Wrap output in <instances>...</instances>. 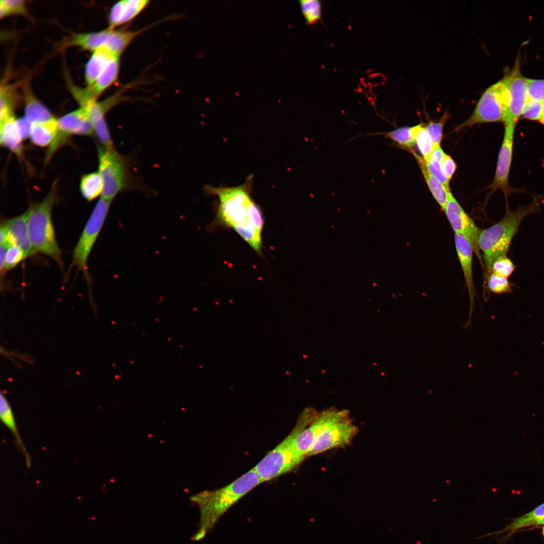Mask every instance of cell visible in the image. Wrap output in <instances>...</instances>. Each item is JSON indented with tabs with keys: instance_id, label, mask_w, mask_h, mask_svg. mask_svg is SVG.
I'll return each instance as SVG.
<instances>
[{
	"instance_id": "31",
	"label": "cell",
	"mask_w": 544,
	"mask_h": 544,
	"mask_svg": "<svg viewBox=\"0 0 544 544\" xmlns=\"http://www.w3.org/2000/svg\"><path fill=\"white\" fill-rule=\"evenodd\" d=\"M11 88L2 86L1 88L0 125L14 117L16 101L10 93Z\"/></svg>"
},
{
	"instance_id": "4",
	"label": "cell",
	"mask_w": 544,
	"mask_h": 544,
	"mask_svg": "<svg viewBox=\"0 0 544 544\" xmlns=\"http://www.w3.org/2000/svg\"><path fill=\"white\" fill-rule=\"evenodd\" d=\"M57 191V182L55 181L42 200L29 207L27 210V226L35 253L50 257L63 271L62 253L57 241L52 218V209L58 197Z\"/></svg>"
},
{
	"instance_id": "38",
	"label": "cell",
	"mask_w": 544,
	"mask_h": 544,
	"mask_svg": "<svg viewBox=\"0 0 544 544\" xmlns=\"http://www.w3.org/2000/svg\"><path fill=\"white\" fill-rule=\"evenodd\" d=\"M544 116V102L527 100L521 117L531 121H539Z\"/></svg>"
},
{
	"instance_id": "7",
	"label": "cell",
	"mask_w": 544,
	"mask_h": 544,
	"mask_svg": "<svg viewBox=\"0 0 544 544\" xmlns=\"http://www.w3.org/2000/svg\"><path fill=\"white\" fill-rule=\"evenodd\" d=\"M111 201L101 197L88 218L73 252L72 266L84 274L89 281L87 262L108 215Z\"/></svg>"
},
{
	"instance_id": "17",
	"label": "cell",
	"mask_w": 544,
	"mask_h": 544,
	"mask_svg": "<svg viewBox=\"0 0 544 544\" xmlns=\"http://www.w3.org/2000/svg\"><path fill=\"white\" fill-rule=\"evenodd\" d=\"M23 95L24 117L32 124L55 118L50 110L35 96L28 83L23 85Z\"/></svg>"
},
{
	"instance_id": "14",
	"label": "cell",
	"mask_w": 544,
	"mask_h": 544,
	"mask_svg": "<svg viewBox=\"0 0 544 544\" xmlns=\"http://www.w3.org/2000/svg\"><path fill=\"white\" fill-rule=\"evenodd\" d=\"M454 243L458 258L462 268L469 298V313L468 321L464 327L468 328L471 323L476 291L472 273L473 249L469 242L462 235L454 234Z\"/></svg>"
},
{
	"instance_id": "30",
	"label": "cell",
	"mask_w": 544,
	"mask_h": 544,
	"mask_svg": "<svg viewBox=\"0 0 544 544\" xmlns=\"http://www.w3.org/2000/svg\"><path fill=\"white\" fill-rule=\"evenodd\" d=\"M484 291L486 288L495 294L509 293L512 292L513 284L508 278L491 273L484 282Z\"/></svg>"
},
{
	"instance_id": "2",
	"label": "cell",
	"mask_w": 544,
	"mask_h": 544,
	"mask_svg": "<svg viewBox=\"0 0 544 544\" xmlns=\"http://www.w3.org/2000/svg\"><path fill=\"white\" fill-rule=\"evenodd\" d=\"M261 483L253 468L225 487L191 497V500L200 510L198 529L193 539L203 538L232 506Z\"/></svg>"
},
{
	"instance_id": "34",
	"label": "cell",
	"mask_w": 544,
	"mask_h": 544,
	"mask_svg": "<svg viewBox=\"0 0 544 544\" xmlns=\"http://www.w3.org/2000/svg\"><path fill=\"white\" fill-rule=\"evenodd\" d=\"M448 117V113L445 112L439 120L431 121L424 125L435 147L440 146L443 138V127Z\"/></svg>"
},
{
	"instance_id": "41",
	"label": "cell",
	"mask_w": 544,
	"mask_h": 544,
	"mask_svg": "<svg viewBox=\"0 0 544 544\" xmlns=\"http://www.w3.org/2000/svg\"><path fill=\"white\" fill-rule=\"evenodd\" d=\"M16 122L23 140L29 138L32 124L24 117L16 119Z\"/></svg>"
},
{
	"instance_id": "16",
	"label": "cell",
	"mask_w": 544,
	"mask_h": 544,
	"mask_svg": "<svg viewBox=\"0 0 544 544\" xmlns=\"http://www.w3.org/2000/svg\"><path fill=\"white\" fill-rule=\"evenodd\" d=\"M147 0H124L114 4L109 14V27L114 29L139 15L149 5Z\"/></svg>"
},
{
	"instance_id": "19",
	"label": "cell",
	"mask_w": 544,
	"mask_h": 544,
	"mask_svg": "<svg viewBox=\"0 0 544 544\" xmlns=\"http://www.w3.org/2000/svg\"><path fill=\"white\" fill-rule=\"evenodd\" d=\"M417 160L423 174L424 179L435 200L444 210L451 193L444 184L431 174L426 167L423 159L417 155L414 151L411 152Z\"/></svg>"
},
{
	"instance_id": "25",
	"label": "cell",
	"mask_w": 544,
	"mask_h": 544,
	"mask_svg": "<svg viewBox=\"0 0 544 544\" xmlns=\"http://www.w3.org/2000/svg\"><path fill=\"white\" fill-rule=\"evenodd\" d=\"M146 28L136 31H123L111 29L104 46L114 55L119 57L131 41Z\"/></svg>"
},
{
	"instance_id": "21",
	"label": "cell",
	"mask_w": 544,
	"mask_h": 544,
	"mask_svg": "<svg viewBox=\"0 0 544 544\" xmlns=\"http://www.w3.org/2000/svg\"><path fill=\"white\" fill-rule=\"evenodd\" d=\"M0 418L3 424L11 431L16 441L17 447L25 455L28 468L31 466L30 456L21 439L12 407L5 394H0Z\"/></svg>"
},
{
	"instance_id": "8",
	"label": "cell",
	"mask_w": 544,
	"mask_h": 544,
	"mask_svg": "<svg viewBox=\"0 0 544 544\" xmlns=\"http://www.w3.org/2000/svg\"><path fill=\"white\" fill-rule=\"evenodd\" d=\"M358 431V427L350 418L349 412L343 410L340 415L319 432L308 456L335 448L346 447L351 444Z\"/></svg>"
},
{
	"instance_id": "23",
	"label": "cell",
	"mask_w": 544,
	"mask_h": 544,
	"mask_svg": "<svg viewBox=\"0 0 544 544\" xmlns=\"http://www.w3.org/2000/svg\"><path fill=\"white\" fill-rule=\"evenodd\" d=\"M58 130L57 119L34 123L32 124L29 138L32 143L40 147L50 146Z\"/></svg>"
},
{
	"instance_id": "1",
	"label": "cell",
	"mask_w": 544,
	"mask_h": 544,
	"mask_svg": "<svg viewBox=\"0 0 544 544\" xmlns=\"http://www.w3.org/2000/svg\"><path fill=\"white\" fill-rule=\"evenodd\" d=\"M253 176L235 186L206 185V193L218 198L216 222L233 229L258 253L262 247L263 217L251 196Z\"/></svg>"
},
{
	"instance_id": "28",
	"label": "cell",
	"mask_w": 544,
	"mask_h": 544,
	"mask_svg": "<svg viewBox=\"0 0 544 544\" xmlns=\"http://www.w3.org/2000/svg\"><path fill=\"white\" fill-rule=\"evenodd\" d=\"M416 125L403 126L391 131L379 133L389 139L399 147L409 150H414L415 145Z\"/></svg>"
},
{
	"instance_id": "44",
	"label": "cell",
	"mask_w": 544,
	"mask_h": 544,
	"mask_svg": "<svg viewBox=\"0 0 544 544\" xmlns=\"http://www.w3.org/2000/svg\"><path fill=\"white\" fill-rule=\"evenodd\" d=\"M542 533H543V536H544V526H543V527L542 528Z\"/></svg>"
},
{
	"instance_id": "12",
	"label": "cell",
	"mask_w": 544,
	"mask_h": 544,
	"mask_svg": "<svg viewBox=\"0 0 544 544\" xmlns=\"http://www.w3.org/2000/svg\"><path fill=\"white\" fill-rule=\"evenodd\" d=\"M443 211L455 234L463 236L470 244L483 268V261L479 247V238L481 230L463 210L452 193Z\"/></svg>"
},
{
	"instance_id": "27",
	"label": "cell",
	"mask_w": 544,
	"mask_h": 544,
	"mask_svg": "<svg viewBox=\"0 0 544 544\" xmlns=\"http://www.w3.org/2000/svg\"><path fill=\"white\" fill-rule=\"evenodd\" d=\"M544 519V503L539 505L530 512L525 515L514 519L509 524L502 530L488 534V535L497 533H501L508 531L510 533L515 532L520 528L526 526L536 525L537 523Z\"/></svg>"
},
{
	"instance_id": "36",
	"label": "cell",
	"mask_w": 544,
	"mask_h": 544,
	"mask_svg": "<svg viewBox=\"0 0 544 544\" xmlns=\"http://www.w3.org/2000/svg\"><path fill=\"white\" fill-rule=\"evenodd\" d=\"M26 258L24 252L18 246L11 245L8 247L5 256L4 275L15 268Z\"/></svg>"
},
{
	"instance_id": "26",
	"label": "cell",
	"mask_w": 544,
	"mask_h": 544,
	"mask_svg": "<svg viewBox=\"0 0 544 544\" xmlns=\"http://www.w3.org/2000/svg\"><path fill=\"white\" fill-rule=\"evenodd\" d=\"M103 185L99 172H93L83 175L81 178L80 190L82 196L91 201L102 195Z\"/></svg>"
},
{
	"instance_id": "15",
	"label": "cell",
	"mask_w": 544,
	"mask_h": 544,
	"mask_svg": "<svg viewBox=\"0 0 544 544\" xmlns=\"http://www.w3.org/2000/svg\"><path fill=\"white\" fill-rule=\"evenodd\" d=\"M27 211L15 217L4 220L8 230V246L15 245L24 252L26 258L35 253L30 239L27 226Z\"/></svg>"
},
{
	"instance_id": "22",
	"label": "cell",
	"mask_w": 544,
	"mask_h": 544,
	"mask_svg": "<svg viewBox=\"0 0 544 544\" xmlns=\"http://www.w3.org/2000/svg\"><path fill=\"white\" fill-rule=\"evenodd\" d=\"M23 139L16 122L15 117L0 125V143L18 156L23 153Z\"/></svg>"
},
{
	"instance_id": "42",
	"label": "cell",
	"mask_w": 544,
	"mask_h": 544,
	"mask_svg": "<svg viewBox=\"0 0 544 544\" xmlns=\"http://www.w3.org/2000/svg\"><path fill=\"white\" fill-rule=\"evenodd\" d=\"M544 524V519H542V520H541V521H539V522H538V523H537V524H536V525H540V524Z\"/></svg>"
},
{
	"instance_id": "20",
	"label": "cell",
	"mask_w": 544,
	"mask_h": 544,
	"mask_svg": "<svg viewBox=\"0 0 544 544\" xmlns=\"http://www.w3.org/2000/svg\"><path fill=\"white\" fill-rule=\"evenodd\" d=\"M111 30L108 28L99 32L75 34L70 37L64 46H76L93 52L105 45Z\"/></svg>"
},
{
	"instance_id": "10",
	"label": "cell",
	"mask_w": 544,
	"mask_h": 544,
	"mask_svg": "<svg viewBox=\"0 0 544 544\" xmlns=\"http://www.w3.org/2000/svg\"><path fill=\"white\" fill-rule=\"evenodd\" d=\"M504 136L498 156L494 178L487 188L491 190L490 195L497 190H501L504 194L507 205H508V197L511 193L523 191L513 188L509 184L516 124L504 123Z\"/></svg>"
},
{
	"instance_id": "29",
	"label": "cell",
	"mask_w": 544,
	"mask_h": 544,
	"mask_svg": "<svg viewBox=\"0 0 544 544\" xmlns=\"http://www.w3.org/2000/svg\"><path fill=\"white\" fill-rule=\"evenodd\" d=\"M445 153L440 146L436 147L430 155L429 159L425 161L429 171L436 177L448 189L449 180L445 175L441 166V160Z\"/></svg>"
},
{
	"instance_id": "32",
	"label": "cell",
	"mask_w": 544,
	"mask_h": 544,
	"mask_svg": "<svg viewBox=\"0 0 544 544\" xmlns=\"http://www.w3.org/2000/svg\"><path fill=\"white\" fill-rule=\"evenodd\" d=\"M299 4L301 12L307 24L312 25L321 19L322 5L320 1L301 0Z\"/></svg>"
},
{
	"instance_id": "37",
	"label": "cell",
	"mask_w": 544,
	"mask_h": 544,
	"mask_svg": "<svg viewBox=\"0 0 544 544\" xmlns=\"http://www.w3.org/2000/svg\"><path fill=\"white\" fill-rule=\"evenodd\" d=\"M515 268L516 266L511 259L505 255L499 257L493 262L491 273L508 278Z\"/></svg>"
},
{
	"instance_id": "5",
	"label": "cell",
	"mask_w": 544,
	"mask_h": 544,
	"mask_svg": "<svg viewBox=\"0 0 544 544\" xmlns=\"http://www.w3.org/2000/svg\"><path fill=\"white\" fill-rule=\"evenodd\" d=\"M98 171L103 189L101 197L111 201L120 192L133 187L126 157L114 149L98 147Z\"/></svg>"
},
{
	"instance_id": "13",
	"label": "cell",
	"mask_w": 544,
	"mask_h": 544,
	"mask_svg": "<svg viewBox=\"0 0 544 544\" xmlns=\"http://www.w3.org/2000/svg\"><path fill=\"white\" fill-rule=\"evenodd\" d=\"M56 139L65 144L72 135L92 136L94 134L87 109L84 107L69 112L57 119Z\"/></svg>"
},
{
	"instance_id": "24",
	"label": "cell",
	"mask_w": 544,
	"mask_h": 544,
	"mask_svg": "<svg viewBox=\"0 0 544 544\" xmlns=\"http://www.w3.org/2000/svg\"><path fill=\"white\" fill-rule=\"evenodd\" d=\"M119 71V57H117L108 64L91 87H86L94 99L97 100L116 81Z\"/></svg>"
},
{
	"instance_id": "35",
	"label": "cell",
	"mask_w": 544,
	"mask_h": 544,
	"mask_svg": "<svg viewBox=\"0 0 544 544\" xmlns=\"http://www.w3.org/2000/svg\"><path fill=\"white\" fill-rule=\"evenodd\" d=\"M27 14V10L25 1L1 0L0 1L1 18L11 15H26Z\"/></svg>"
},
{
	"instance_id": "33",
	"label": "cell",
	"mask_w": 544,
	"mask_h": 544,
	"mask_svg": "<svg viewBox=\"0 0 544 544\" xmlns=\"http://www.w3.org/2000/svg\"><path fill=\"white\" fill-rule=\"evenodd\" d=\"M415 144H417L422 158L426 161L435 147L424 125L422 123L416 125Z\"/></svg>"
},
{
	"instance_id": "9",
	"label": "cell",
	"mask_w": 544,
	"mask_h": 544,
	"mask_svg": "<svg viewBox=\"0 0 544 544\" xmlns=\"http://www.w3.org/2000/svg\"><path fill=\"white\" fill-rule=\"evenodd\" d=\"M295 435L294 428L280 443L253 467L262 483L290 471L298 465L293 450Z\"/></svg>"
},
{
	"instance_id": "43",
	"label": "cell",
	"mask_w": 544,
	"mask_h": 544,
	"mask_svg": "<svg viewBox=\"0 0 544 544\" xmlns=\"http://www.w3.org/2000/svg\"><path fill=\"white\" fill-rule=\"evenodd\" d=\"M539 122H540V123L541 124H542L544 125V116H543V117H542V118H541V119H540V120L539 121Z\"/></svg>"
},
{
	"instance_id": "11",
	"label": "cell",
	"mask_w": 544,
	"mask_h": 544,
	"mask_svg": "<svg viewBox=\"0 0 544 544\" xmlns=\"http://www.w3.org/2000/svg\"><path fill=\"white\" fill-rule=\"evenodd\" d=\"M502 80L508 92V103L503 123L516 124L527 101L526 78L521 72L519 57L512 69L505 73Z\"/></svg>"
},
{
	"instance_id": "6",
	"label": "cell",
	"mask_w": 544,
	"mask_h": 544,
	"mask_svg": "<svg viewBox=\"0 0 544 544\" xmlns=\"http://www.w3.org/2000/svg\"><path fill=\"white\" fill-rule=\"evenodd\" d=\"M508 103V90L501 79L484 92L471 115L458 125L456 130L469 128L478 124L504 123Z\"/></svg>"
},
{
	"instance_id": "18",
	"label": "cell",
	"mask_w": 544,
	"mask_h": 544,
	"mask_svg": "<svg viewBox=\"0 0 544 544\" xmlns=\"http://www.w3.org/2000/svg\"><path fill=\"white\" fill-rule=\"evenodd\" d=\"M117 57H119L114 55L104 46L93 51L85 66L87 87H91L108 64Z\"/></svg>"
},
{
	"instance_id": "3",
	"label": "cell",
	"mask_w": 544,
	"mask_h": 544,
	"mask_svg": "<svg viewBox=\"0 0 544 544\" xmlns=\"http://www.w3.org/2000/svg\"><path fill=\"white\" fill-rule=\"evenodd\" d=\"M541 199L540 196L533 195L530 203L519 207L515 211H511L506 205V212L501 220L481 230L479 247L483 261L484 282L491 273L493 262L508 252L522 221L528 215L540 211Z\"/></svg>"
},
{
	"instance_id": "39",
	"label": "cell",
	"mask_w": 544,
	"mask_h": 544,
	"mask_svg": "<svg viewBox=\"0 0 544 544\" xmlns=\"http://www.w3.org/2000/svg\"><path fill=\"white\" fill-rule=\"evenodd\" d=\"M527 100L544 102V80L526 78Z\"/></svg>"
},
{
	"instance_id": "40",
	"label": "cell",
	"mask_w": 544,
	"mask_h": 544,
	"mask_svg": "<svg viewBox=\"0 0 544 544\" xmlns=\"http://www.w3.org/2000/svg\"><path fill=\"white\" fill-rule=\"evenodd\" d=\"M441 166L447 179L450 181L456 170V164L449 155L445 153L442 160Z\"/></svg>"
}]
</instances>
